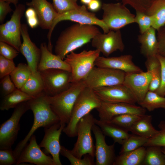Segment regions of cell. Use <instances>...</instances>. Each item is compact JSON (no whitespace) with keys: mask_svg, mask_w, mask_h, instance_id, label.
<instances>
[{"mask_svg":"<svg viewBox=\"0 0 165 165\" xmlns=\"http://www.w3.org/2000/svg\"><path fill=\"white\" fill-rule=\"evenodd\" d=\"M41 54L38 65L37 70L41 71L51 69H58L71 72L70 66L59 57L54 54L48 49L46 43H42L40 45Z\"/></svg>","mask_w":165,"mask_h":165,"instance_id":"23","label":"cell"},{"mask_svg":"<svg viewBox=\"0 0 165 165\" xmlns=\"http://www.w3.org/2000/svg\"><path fill=\"white\" fill-rule=\"evenodd\" d=\"M26 5L35 10L41 28L49 30L58 14L52 4L46 0H31Z\"/></svg>","mask_w":165,"mask_h":165,"instance_id":"22","label":"cell"},{"mask_svg":"<svg viewBox=\"0 0 165 165\" xmlns=\"http://www.w3.org/2000/svg\"><path fill=\"white\" fill-rule=\"evenodd\" d=\"M21 33L23 41L19 51L25 57L32 73H35L38 71V66L41 58V49L31 39L27 24H21Z\"/></svg>","mask_w":165,"mask_h":165,"instance_id":"20","label":"cell"},{"mask_svg":"<svg viewBox=\"0 0 165 165\" xmlns=\"http://www.w3.org/2000/svg\"><path fill=\"white\" fill-rule=\"evenodd\" d=\"M33 98L16 89L11 93L4 97L0 105V109L2 111L8 110L14 108L23 102L28 101Z\"/></svg>","mask_w":165,"mask_h":165,"instance_id":"30","label":"cell"},{"mask_svg":"<svg viewBox=\"0 0 165 165\" xmlns=\"http://www.w3.org/2000/svg\"><path fill=\"white\" fill-rule=\"evenodd\" d=\"M162 150L165 157V147H161Z\"/></svg>","mask_w":165,"mask_h":165,"instance_id":"54","label":"cell"},{"mask_svg":"<svg viewBox=\"0 0 165 165\" xmlns=\"http://www.w3.org/2000/svg\"><path fill=\"white\" fill-rule=\"evenodd\" d=\"M151 115L145 114L136 121L131 127L130 131L133 134L150 138L157 134L159 130L153 126Z\"/></svg>","mask_w":165,"mask_h":165,"instance_id":"26","label":"cell"},{"mask_svg":"<svg viewBox=\"0 0 165 165\" xmlns=\"http://www.w3.org/2000/svg\"><path fill=\"white\" fill-rule=\"evenodd\" d=\"M147 72L152 77L149 90L155 91L159 87L161 82V68L160 62L156 56L146 58L145 62Z\"/></svg>","mask_w":165,"mask_h":165,"instance_id":"28","label":"cell"},{"mask_svg":"<svg viewBox=\"0 0 165 165\" xmlns=\"http://www.w3.org/2000/svg\"><path fill=\"white\" fill-rule=\"evenodd\" d=\"M14 108L10 117L0 125V149L12 148L20 130V119L30 109L28 101L21 103Z\"/></svg>","mask_w":165,"mask_h":165,"instance_id":"9","label":"cell"},{"mask_svg":"<svg viewBox=\"0 0 165 165\" xmlns=\"http://www.w3.org/2000/svg\"><path fill=\"white\" fill-rule=\"evenodd\" d=\"M126 73L115 69L94 67L83 80L86 86L93 90L123 84Z\"/></svg>","mask_w":165,"mask_h":165,"instance_id":"11","label":"cell"},{"mask_svg":"<svg viewBox=\"0 0 165 165\" xmlns=\"http://www.w3.org/2000/svg\"><path fill=\"white\" fill-rule=\"evenodd\" d=\"M159 132L152 138L148 139L143 146L156 145L165 147V120L161 121L158 125Z\"/></svg>","mask_w":165,"mask_h":165,"instance_id":"39","label":"cell"},{"mask_svg":"<svg viewBox=\"0 0 165 165\" xmlns=\"http://www.w3.org/2000/svg\"><path fill=\"white\" fill-rule=\"evenodd\" d=\"M147 14L152 16V27L157 31L165 24V0H157L150 8Z\"/></svg>","mask_w":165,"mask_h":165,"instance_id":"31","label":"cell"},{"mask_svg":"<svg viewBox=\"0 0 165 165\" xmlns=\"http://www.w3.org/2000/svg\"><path fill=\"white\" fill-rule=\"evenodd\" d=\"M17 160L12 148L0 150V165H11L16 164Z\"/></svg>","mask_w":165,"mask_h":165,"instance_id":"43","label":"cell"},{"mask_svg":"<svg viewBox=\"0 0 165 165\" xmlns=\"http://www.w3.org/2000/svg\"><path fill=\"white\" fill-rule=\"evenodd\" d=\"M13 60L7 59L0 55V78L10 75L16 67Z\"/></svg>","mask_w":165,"mask_h":165,"instance_id":"42","label":"cell"},{"mask_svg":"<svg viewBox=\"0 0 165 165\" xmlns=\"http://www.w3.org/2000/svg\"><path fill=\"white\" fill-rule=\"evenodd\" d=\"M153 20L152 16L140 12H136L135 23L138 24L141 34L148 30L152 26Z\"/></svg>","mask_w":165,"mask_h":165,"instance_id":"40","label":"cell"},{"mask_svg":"<svg viewBox=\"0 0 165 165\" xmlns=\"http://www.w3.org/2000/svg\"><path fill=\"white\" fill-rule=\"evenodd\" d=\"M31 73L28 64L20 63L10 73V76L16 88L20 89Z\"/></svg>","mask_w":165,"mask_h":165,"instance_id":"34","label":"cell"},{"mask_svg":"<svg viewBox=\"0 0 165 165\" xmlns=\"http://www.w3.org/2000/svg\"><path fill=\"white\" fill-rule=\"evenodd\" d=\"M53 6L58 14L78 7L77 0H52Z\"/></svg>","mask_w":165,"mask_h":165,"instance_id":"41","label":"cell"},{"mask_svg":"<svg viewBox=\"0 0 165 165\" xmlns=\"http://www.w3.org/2000/svg\"><path fill=\"white\" fill-rule=\"evenodd\" d=\"M97 67L110 68L123 71L126 73L143 72L133 61V57L130 54L119 57H105L99 56L95 62Z\"/></svg>","mask_w":165,"mask_h":165,"instance_id":"21","label":"cell"},{"mask_svg":"<svg viewBox=\"0 0 165 165\" xmlns=\"http://www.w3.org/2000/svg\"><path fill=\"white\" fill-rule=\"evenodd\" d=\"M44 85V92L48 96H54L68 89L71 86V72L58 69L39 71Z\"/></svg>","mask_w":165,"mask_h":165,"instance_id":"12","label":"cell"},{"mask_svg":"<svg viewBox=\"0 0 165 165\" xmlns=\"http://www.w3.org/2000/svg\"><path fill=\"white\" fill-rule=\"evenodd\" d=\"M94 25L76 23L61 33L54 47L55 54L62 60L72 51L90 42L99 32Z\"/></svg>","mask_w":165,"mask_h":165,"instance_id":"1","label":"cell"},{"mask_svg":"<svg viewBox=\"0 0 165 165\" xmlns=\"http://www.w3.org/2000/svg\"><path fill=\"white\" fill-rule=\"evenodd\" d=\"M94 123L100 128L105 136L112 139L114 143L122 145L131 135L128 131L110 122L103 121L95 118Z\"/></svg>","mask_w":165,"mask_h":165,"instance_id":"25","label":"cell"},{"mask_svg":"<svg viewBox=\"0 0 165 165\" xmlns=\"http://www.w3.org/2000/svg\"><path fill=\"white\" fill-rule=\"evenodd\" d=\"M102 6L100 0H92L87 5V9L91 12H96L101 9Z\"/></svg>","mask_w":165,"mask_h":165,"instance_id":"49","label":"cell"},{"mask_svg":"<svg viewBox=\"0 0 165 165\" xmlns=\"http://www.w3.org/2000/svg\"><path fill=\"white\" fill-rule=\"evenodd\" d=\"M27 20L28 26L32 28L38 26L39 21L37 16L27 18Z\"/></svg>","mask_w":165,"mask_h":165,"instance_id":"50","label":"cell"},{"mask_svg":"<svg viewBox=\"0 0 165 165\" xmlns=\"http://www.w3.org/2000/svg\"><path fill=\"white\" fill-rule=\"evenodd\" d=\"M151 78L147 72L126 73L123 84L131 92L138 104L149 91Z\"/></svg>","mask_w":165,"mask_h":165,"instance_id":"19","label":"cell"},{"mask_svg":"<svg viewBox=\"0 0 165 165\" xmlns=\"http://www.w3.org/2000/svg\"><path fill=\"white\" fill-rule=\"evenodd\" d=\"M161 65V82L160 86L155 91L159 95L165 96V57L159 54L156 55Z\"/></svg>","mask_w":165,"mask_h":165,"instance_id":"46","label":"cell"},{"mask_svg":"<svg viewBox=\"0 0 165 165\" xmlns=\"http://www.w3.org/2000/svg\"><path fill=\"white\" fill-rule=\"evenodd\" d=\"M120 0L124 5H130L134 9L136 12H140L147 14L152 5L157 0Z\"/></svg>","mask_w":165,"mask_h":165,"instance_id":"38","label":"cell"},{"mask_svg":"<svg viewBox=\"0 0 165 165\" xmlns=\"http://www.w3.org/2000/svg\"><path fill=\"white\" fill-rule=\"evenodd\" d=\"M138 104L149 111L159 108L165 109V97L155 91L149 90L143 100Z\"/></svg>","mask_w":165,"mask_h":165,"instance_id":"33","label":"cell"},{"mask_svg":"<svg viewBox=\"0 0 165 165\" xmlns=\"http://www.w3.org/2000/svg\"><path fill=\"white\" fill-rule=\"evenodd\" d=\"M61 154L67 158L71 165H93L95 164L94 158L88 154L83 156L82 159H79L75 156L69 150L63 146H61L60 151Z\"/></svg>","mask_w":165,"mask_h":165,"instance_id":"36","label":"cell"},{"mask_svg":"<svg viewBox=\"0 0 165 165\" xmlns=\"http://www.w3.org/2000/svg\"><path fill=\"white\" fill-rule=\"evenodd\" d=\"M20 90L33 98L44 92L43 83L39 72L31 73Z\"/></svg>","mask_w":165,"mask_h":165,"instance_id":"29","label":"cell"},{"mask_svg":"<svg viewBox=\"0 0 165 165\" xmlns=\"http://www.w3.org/2000/svg\"><path fill=\"white\" fill-rule=\"evenodd\" d=\"M25 16L26 19L37 16L35 9L31 7L28 8L25 11Z\"/></svg>","mask_w":165,"mask_h":165,"instance_id":"51","label":"cell"},{"mask_svg":"<svg viewBox=\"0 0 165 165\" xmlns=\"http://www.w3.org/2000/svg\"><path fill=\"white\" fill-rule=\"evenodd\" d=\"M16 89L10 78V75H6L1 79L0 82L1 93L3 97L11 93Z\"/></svg>","mask_w":165,"mask_h":165,"instance_id":"44","label":"cell"},{"mask_svg":"<svg viewBox=\"0 0 165 165\" xmlns=\"http://www.w3.org/2000/svg\"><path fill=\"white\" fill-rule=\"evenodd\" d=\"M8 2L10 3H12L16 7L17 5L19 0H1Z\"/></svg>","mask_w":165,"mask_h":165,"instance_id":"52","label":"cell"},{"mask_svg":"<svg viewBox=\"0 0 165 165\" xmlns=\"http://www.w3.org/2000/svg\"><path fill=\"white\" fill-rule=\"evenodd\" d=\"M122 3H104L102 6V20L110 30H120L135 23V15Z\"/></svg>","mask_w":165,"mask_h":165,"instance_id":"8","label":"cell"},{"mask_svg":"<svg viewBox=\"0 0 165 165\" xmlns=\"http://www.w3.org/2000/svg\"><path fill=\"white\" fill-rule=\"evenodd\" d=\"M146 147L142 146L136 150L119 154L113 165H143Z\"/></svg>","mask_w":165,"mask_h":165,"instance_id":"27","label":"cell"},{"mask_svg":"<svg viewBox=\"0 0 165 165\" xmlns=\"http://www.w3.org/2000/svg\"><path fill=\"white\" fill-rule=\"evenodd\" d=\"M10 3L0 0V23L3 24L7 14L13 11Z\"/></svg>","mask_w":165,"mask_h":165,"instance_id":"48","label":"cell"},{"mask_svg":"<svg viewBox=\"0 0 165 165\" xmlns=\"http://www.w3.org/2000/svg\"><path fill=\"white\" fill-rule=\"evenodd\" d=\"M164 28H165V25H164Z\"/></svg>","mask_w":165,"mask_h":165,"instance_id":"55","label":"cell"},{"mask_svg":"<svg viewBox=\"0 0 165 165\" xmlns=\"http://www.w3.org/2000/svg\"><path fill=\"white\" fill-rule=\"evenodd\" d=\"M92 0H80L81 3L85 5H88Z\"/></svg>","mask_w":165,"mask_h":165,"instance_id":"53","label":"cell"},{"mask_svg":"<svg viewBox=\"0 0 165 165\" xmlns=\"http://www.w3.org/2000/svg\"><path fill=\"white\" fill-rule=\"evenodd\" d=\"M99 119L110 122L114 117L123 114L130 113L141 116L145 114L146 109L141 106L126 103H110L101 101L99 107L96 108Z\"/></svg>","mask_w":165,"mask_h":165,"instance_id":"14","label":"cell"},{"mask_svg":"<svg viewBox=\"0 0 165 165\" xmlns=\"http://www.w3.org/2000/svg\"><path fill=\"white\" fill-rule=\"evenodd\" d=\"M146 147L145 154L143 165H165V157L161 147L151 145Z\"/></svg>","mask_w":165,"mask_h":165,"instance_id":"32","label":"cell"},{"mask_svg":"<svg viewBox=\"0 0 165 165\" xmlns=\"http://www.w3.org/2000/svg\"><path fill=\"white\" fill-rule=\"evenodd\" d=\"M142 116L130 113L124 114L114 117L109 122L129 131L134 123Z\"/></svg>","mask_w":165,"mask_h":165,"instance_id":"37","label":"cell"},{"mask_svg":"<svg viewBox=\"0 0 165 165\" xmlns=\"http://www.w3.org/2000/svg\"><path fill=\"white\" fill-rule=\"evenodd\" d=\"M100 100L110 103H126L135 104V98L123 84L102 87L94 90Z\"/></svg>","mask_w":165,"mask_h":165,"instance_id":"16","label":"cell"},{"mask_svg":"<svg viewBox=\"0 0 165 165\" xmlns=\"http://www.w3.org/2000/svg\"><path fill=\"white\" fill-rule=\"evenodd\" d=\"M25 9L24 5L18 4L10 20L0 25V42L7 43L19 52L22 43L20 20Z\"/></svg>","mask_w":165,"mask_h":165,"instance_id":"10","label":"cell"},{"mask_svg":"<svg viewBox=\"0 0 165 165\" xmlns=\"http://www.w3.org/2000/svg\"><path fill=\"white\" fill-rule=\"evenodd\" d=\"M19 52L7 43L0 42V55L7 59L13 60L18 55Z\"/></svg>","mask_w":165,"mask_h":165,"instance_id":"45","label":"cell"},{"mask_svg":"<svg viewBox=\"0 0 165 165\" xmlns=\"http://www.w3.org/2000/svg\"><path fill=\"white\" fill-rule=\"evenodd\" d=\"M66 20L82 24L97 25L102 29L104 33H107L110 31L102 20L97 18L94 13L88 11L85 5L79 6L76 8L61 14H58L47 34L48 46H52L51 36L56 25L61 21Z\"/></svg>","mask_w":165,"mask_h":165,"instance_id":"7","label":"cell"},{"mask_svg":"<svg viewBox=\"0 0 165 165\" xmlns=\"http://www.w3.org/2000/svg\"><path fill=\"white\" fill-rule=\"evenodd\" d=\"M148 139L133 134L126 139L121 145L119 154L136 150L147 142Z\"/></svg>","mask_w":165,"mask_h":165,"instance_id":"35","label":"cell"},{"mask_svg":"<svg viewBox=\"0 0 165 165\" xmlns=\"http://www.w3.org/2000/svg\"><path fill=\"white\" fill-rule=\"evenodd\" d=\"M92 130L95 139V157L96 165H113L116 156L115 143L108 145L105 141V135L100 128L94 123Z\"/></svg>","mask_w":165,"mask_h":165,"instance_id":"15","label":"cell"},{"mask_svg":"<svg viewBox=\"0 0 165 165\" xmlns=\"http://www.w3.org/2000/svg\"><path fill=\"white\" fill-rule=\"evenodd\" d=\"M98 50H84L78 53L72 51L67 54L64 61L71 68V82L72 83L84 80L94 67L95 62L100 56Z\"/></svg>","mask_w":165,"mask_h":165,"instance_id":"5","label":"cell"},{"mask_svg":"<svg viewBox=\"0 0 165 165\" xmlns=\"http://www.w3.org/2000/svg\"><path fill=\"white\" fill-rule=\"evenodd\" d=\"M95 118L90 113L82 118L77 126V139L72 149V153L79 159L88 154L95 157V145L91 134L93 125L95 123Z\"/></svg>","mask_w":165,"mask_h":165,"instance_id":"6","label":"cell"},{"mask_svg":"<svg viewBox=\"0 0 165 165\" xmlns=\"http://www.w3.org/2000/svg\"><path fill=\"white\" fill-rule=\"evenodd\" d=\"M156 30L152 27L138 36V40L141 44V53L146 58L156 56L158 54V44Z\"/></svg>","mask_w":165,"mask_h":165,"instance_id":"24","label":"cell"},{"mask_svg":"<svg viewBox=\"0 0 165 165\" xmlns=\"http://www.w3.org/2000/svg\"><path fill=\"white\" fill-rule=\"evenodd\" d=\"M158 44V54L165 57V28L164 27L157 30Z\"/></svg>","mask_w":165,"mask_h":165,"instance_id":"47","label":"cell"},{"mask_svg":"<svg viewBox=\"0 0 165 165\" xmlns=\"http://www.w3.org/2000/svg\"><path fill=\"white\" fill-rule=\"evenodd\" d=\"M91 41L92 46L106 57L117 50L122 52L125 49L120 30H110L107 33L100 31Z\"/></svg>","mask_w":165,"mask_h":165,"instance_id":"13","label":"cell"},{"mask_svg":"<svg viewBox=\"0 0 165 165\" xmlns=\"http://www.w3.org/2000/svg\"><path fill=\"white\" fill-rule=\"evenodd\" d=\"M28 103L30 109L33 114L34 122L28 134L13 151L17 160L27 142L37 129L40 127H49L60 122L59 119L52 109L47 95L44 92L28 101Z\"/></svg>","mask_w":165,"mask_h":165,"instance_id":"2","label":"cell"},{"mask_svg":"<svg viewBox=\"0 0 165 165\" xmlns=\"http://www.w3.org/2000/svg\"><path fill=\"white\" fill-rule=\"evenodd\" d=\"M66 125L61 124L60 122L48 127L44 128L45 134L39 145L50 153L56 165H61L59 154L61 148L60 138L61 132Z\"/></svg>","mask_w":165,"mask_h":165,"instance_id":"18","label":"cell"},{"mask_svg":"<svg viewBox=\"0 0 165 165\" xmlns=\"http://www.w3.org/2000/svg\"><path fill=\"white\" fill-rule=\"evenodd\" d=\"M82 80L72 83L66 90L54 96L47 95L50 106L60 120L61 124L69 122L76 100L80 92L86 86Z\"/></svg>","mask_w":165,"mask_h":165,"instance_id":"4","label":"cell"},{"mask_svg":"<svg viewBox=\"0 0 165 165\" xmlns=\"http://www.w3.org/2000/svg\"><path fill=\"white\" fill-rule=\"evenodd\" d=\"M101 101L93 89L86 86L79 95L73 106L70 120L63 130L69 137L77 136L76 128L79 120L94 109L99 107Z\"/></svg>","mask_w":165,"mask_h":165,"instance_id":"3","label":"cell"},{"mask_svg":"<svg viewBox=\"0 0 165 165\" xmlns=\"http://www.w3.org/2000/svg\"><path fill=\"white\" fill-rule=\"evenodd\" d=\"M29 143L24 148L18 158L16 165L29 163L37 165H56L52 157L46 155L37 143L36 136L33 135Z\"/></svg>","mask_w":165,"mask_h":165,"instance_id":"17","label":"cell"}]
</instances>
